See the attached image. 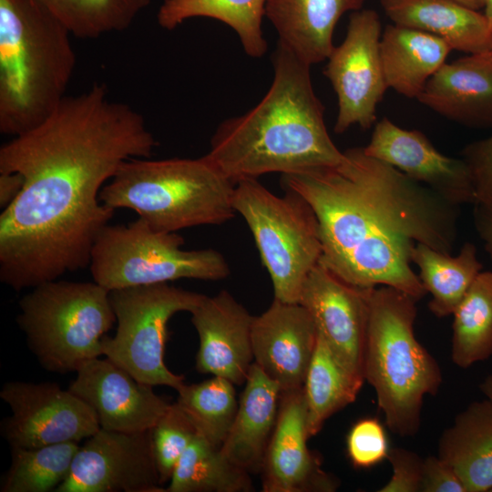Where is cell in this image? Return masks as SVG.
Returning <instances> with one entry per match:
<instances>
[{"label":"cell","mask_w":492,"mask_h":492,"mask_svg":"<svg viewBox=\"0 0 492 492\" xmlns=\"http://www.w3.org/2000/svg\"><path fill=\"white\" fill-rule=\"evenodd\" d=\"M307 409L302 388L282 392L276 424L261 472L264 492H332L338 487L321 467L307 440Z\"/></svg>","instance_id":"e0dca14e"},{"label":"cell","mask_w":492,"mask_h":492,"mask_svg":"<svg viewBox=\"0 0 492 492\" xmlns=\"http://www.w3.org/2000/svg\"><path fill=\"white\" fill-rule=\"evenodd\" d=\"M272 62L273 79L265 96L246 113L223 120L206 154L234 184L272 172L302 173L343 158L327 131L311 66L279 40Z\"/></svg>","instance_id":"3957f363"},{"label":"cell","mask_w":492,"mask_h":492,"mask_svg":"<svg viewBox=\"0 0 492 492\" xmlns=\"http://www.w3.org/2000/svg\"><path fill=\"white\" fill-rule=\"evenodd\" d=\"M267 0H163L157 22L166 30H173L196 17L219 20L232 28L244 52L251 57H261L268 44L261 28Z\"/></svg>","instance_id":"484cf974"},{"label":"cell","mask_w":492,"mask_h":492,"mask_svg":"<svg viewBox=\"0 0 492 492\" xmlns=\"http://www.w3.org/2000/svg\"><path fill=\"white\" fill-rule=\"evenodd\" d=\"M395 25L436 36L452 49L492 52V28L484 13L451 0H380Z\"/></svg>","instance_id":"603a6c76"},{"label":"cell","mask_w":492,"mask_h":492,"mask_svg":"<svg viewBox=\"0 0 492 492\" xmlns=\"http://www.w3.org/2000/svg\"><path fill=\"white\" fill-rule=\"evenodd\" d=\"M176 232L152 229L142 219L108 224L90 255L93 281L108 292L166 283L179 279L217 281L230 274L221 253L212 249L185 251Z\"/></svg>","instance_id":"9c48e42d"},{"label":"cell","mask_w":492,"mask_h":492,"mask_svg":"<svg viewBox=\"0 0 492 492\" xmlns=\"http://www.w3.org/2000/svg\"><path fill=\"white\" fill-rule=\"evenodd\" d=\"M235 184L206 155L197 159L125 161L102 188L99 200L115 210L128 209L165 232L232 219Z\"/></svg>","instance_id":"8992f818"},{"label":"cell","mask_w":492,"mask_h":492,"mask_svg":"<svg viewBox=\"0 0 492 492\" xmlns=\"http://www.w3.org/2000/svg\"><path fill=\"white\" fill-rule=\"evenodd\" d=\"M412 261L419 269L423 286L432 295L428 308L439 318L453 314L482 270L476 246L470 242H466L456 257L417 243Z\"/></svg>","instance_id":"83f0119b"},{"label":"cell","mask_w":492,"mask_h":492,"mask_svg":"<svg viewBox=\"0 0 492 492\" xmlns=\"http://www.w3.org/2000/svg\"><path fill=\"white\" fill-rule=\"evenodd\" d=\"M364 152L423 183L448 202H477L471 170L463 159L440 153L419 130H408L383 118L375 124Z\"/></svg>","instance_id":"2e32d148"},{"label":"cell","mask_w":492,"mask_h":492,"mask_svg":"<svg viewBox=\"0 0 492 492\" xmlns=\"http://www.w3.org/2000/svg\"><path fill=\"white\" fill-rule=\"evenodd\" d=\"M24 179L15 172L0 173V207L10 205L22 190Z\"/></svg>","instance_id":"ab89813d"},{"label":"cell","mask_w":492,"mask_h":492,"mask_svg":"<svg viewBox=\"0 0 492 492\" xmlns=\"http://www.w3.org/2000/svg\"><path fill=\"white\" fill-rule=\"evenodd\" d=\"M451 359L468 368L492 356V272H479L453 313Z\"/></svg>","instance_id":"f546056e"},{"label":"cell","mask_w":492,"mask_h":492,"mask_svg":"<svg viewBox=\"0 0 492 492\" xmlns=\"http://www.w3.org/2000/svg\"><path fill=\"white\" fill-rule=\"evenodd\" d=\"M420 492H466L455 470L441 458L423 459Z\"/></svg>","instance_id":"74e56055"},{"label":"cell","mask_w":492,"mask_h":492,"mask_svg":"<svg viewBox=\"0 0 492 492\" xmlns=\"http://www.w3.org/2000/svg\"><path fill=\"white\" fill-rule=\"evenodd\" d=\"M0 397L11 410L1 425L10 447L79 442L100 428L94 410L56 383L6 382Z\"/></svg>","instance_id":"7c38bea8"},{"label":"cell","mask_w":492,"mask_h":492,"mask_svg":"<svg viewBox=\"0 0 492 492\" xmlns=\"http://www.w3.org/2000/svg\"><path fill=\"white\" fill-rule=\"evenodd\" d=\"M347 454L353 466L369 468L387 459L389 444L386 431L375 417L357 421L346 438Z\"/></svg>","instance_id":"e575fe53"},{"label":"cell","mask_w":492,"mask_h":492,"mask_svg":"<svg viewBox=\"0 0 492 492\" xmlns=\"http://www.w3.org/2000/svg\"><path fill=\"white\" fill-rule=\"evenodd\" d=\"M480 1H481V4H482V6L484 7L486 0H480Z\"/></svg>","instance_id":"ee69618b"},{"label":"cell","mask_w":492,"mask_h":492,"mask_svg":"<svg viewBox=\"0 0 492 492\" xmlns=\"http://www.w3.org/2000/svg\"><path fill=\"white\" fill-rule=\"evenodd\" d=\"M474 205L475 226L484 241L487 254L492 260V203H476Z\"/></svg>","instance_id":"f35d334b"},{"label":"cell","mask_w":492,"mask_h":492,"mask_svg":"<svg viewBox=\"0 0 492 492\" xmlns=\"http://www.w3.org/2000/svg\"><path fill=\"white\" fill-rule=\"evenodd\" d=\"M177 392L175 403L190 418L197 433L220 447L238 409L234 384L213 376L199 384H184Z\"/></svg>","instance_id":"d6a6232c"},{"label":"cell","mask_w":492,"mask_h":492,"mask_svg":"<svg viewBox=\"0 0 492 492\" xmlns=\"http://www.w3.org/2000/svg\"><path fill=\"white\" fill-rule=\"evenodd\" d=\"M78 448V442L11 447V463L2 476L0 491H56L67 477Z\"/></svg>","instance_id":"1f68e13d"},{"label":"cell","mask_w":492,"mask_h":492,"mask_svg":"<svg viewBox=\"0 0 492 492\" xmlns=\"http://www.w3.org/2000/svg\"><path fill=\"white\" fill-rule=\"evenodd\" d=\"M317 336L315 323L305 307L273 299L264 313L253 316V363L280 385L282 392L301 389Z\"/></svg>","instance_id":"ac0fdd59"},{"label":"cell","mask_w":492,"mask_h":492,"mask_svg":"<svg viewBox=\"0 0 492 492\" xmlns=\"http://www.w3.org/2000/svg\"><path fill=\"white\" fill-rule=\"evenodd\" d=\"M16 322L39 364L77 372L102 356V339L116 323L109 292L96 282L49 281L19 301Z\"/></svg>","instance_id":"52a82bcc"},{"label":"cell","mask_w":492,"mask_h":492,"mask_svg":"<svg viewBox=\"0 0 492 492\" xmlns=\"http://www.w3.org/2000/svg\"><path fill=\"white\" fill-rule=\"evenodd\" d=\"M364 382L347 368L318 333L302 387L309 437L315 436L331 415L355 401Z\"/></svg>","instance_id":"4316f807"},{"label":"cell","mask_w":492,"mask_h":492,"mask_svg":"<svg viewBox=\"0 0 492 492\" xmlns=\"http://www.w3.org/2000/svg\"><path fill=\"white\" fill-rule=\"evenodd\" d=\"M279 197L256 179L235 184L233 208L250 228L274 298L299 302L303 283L323 252L317 217L299 194L285 190Z\"/></svg>","instance_id":"ba28073f"},{"label":"cell","mask_w":492,"mask_h":492,"mask_svg":"<svg viewBox=\"0 0 492 492\" xmlns=\"http://www.w3.org/2000/svg\"><path fill=\"white\" fill-rule=\"evenodd\" d=\"M464 484L466 492H492V404L472 402L446 428L438 455Z\"/></svg>","instance_id":"cb8c5ba5"},{"label":"cell","mask_w":492,"mask_h":492,"mask_svg":"<svg viewBox=\"0 0 492 492\" xmlns=\"http://www.w3.org/2000/svg\"><path fill=\"white\" fill-rule=\"evenodd\" d=\"M416 302L385 285L370 294L364 376L385 425L402 437L417 433L424 399L437 394L443 379L438 363L415 337Z\"/></svg>","instance_id":"5b68a950"},{"label":"cell","mask_w":492,"mask_h":492,"mask_svg":"<svg viewBox=\"0 0 492 492\" xmlns=\"http://www.w3.org/2000/svg\"><path fill=\"white\" fill-rule=\"evenodd\" d=\"M244 384L235 418L220 449L237 466L258 472L276 424L282 390L254 363Z\"/></svg>","instance_id":"7402d4cb"},{"label":"cell","mask_w":492,"mask_h":492,"mask_svg":"<svg viewBox=\"0 0 492 492\" xmlns=\"http://www.w3.org/2000/svg\"><path fill=\"white\" fill-rule=\"evenodd\" d=\"M462 156L473 176L476 203H492V136L467 145Z\"/></svg>","instance_id":"8d00e7d4"},{"label":"cell","mask_w":492,"mask_h":492,"mask_svg":"<svg viewBox=\"0 0 492 492\" xmlns=\"http://www.w3.org/2000/svg\"><path fill=\"white\" fill-rule=\"evenodd\" d=\"M417 99L453 121L492 125V52L469 54L445 63Z\"/></svg>","instance_id":"ffe728a7"},{"label":"cell","mask_w":492,"mask_h":492,"mask_svg":"<svg viewBox=\"0 0 492 492\" xmlns=\"http://www.w3.org/2000/svg\"><path fill=\"white\" fill-rule=\"evenodd\" d=\"M392 476L379 492H420L423 459L410 450L395 447L388 453Z\"/></svg>","instance_id":"d590c367"},{"label":"cell","mask_w":492,"mask_h":492,"mask_svg":"<svg viewBox=\"0 0 492 492\" xmlns=\"http://www.w3.org/2000/svg\"><path fill=\"white\" fill-rule=\"evenodd\" d=\"M76 373L67 389L94 410L101 428L148 431L170 405L154 386L139 382L108 357L91 359Z\"/></svg>","instance_id":"9a60e30c"},{"label":"cell","mask_w":492,"mask_h":492,"mask_svg":"<svg viewBox=\"0 0 492 492\" xmlns=\"http://www.w3.org/2000/svg\"><path fill=\"white\" fill-rule=\"evenodd\" d=\"M479 388L486 398L492 404V375L487 376L480 384Z\"/></svg>","instance_id":"60d3db41"},{"label":"cell","mask_w":492,"mask_h":492,"mask_svg":"<svg viewBox=\"0 0 492 492\" xmlns=\"http://www.w3.org/2000/svg\"><path fill=\"white\" fill-rule=\"evenodd\" d=\"M451 1L457 3L461 5L466 6L468 8L474 9V10H479L480 8H483L480 0H451Z\"/></svg>","instance_id":"b9f144b4"},{"label":"cell","mask_w":492,"mask_h":492,"mask_svg":"<svg viewBox=\"0 0 492 492\" xmlns=\"http://www.w3.org/2000/svg\"><path fill=\"white\" fill-rule=\"evenodd\" d=\"M249 472L231 461L220 447L197 434L179 459L166 491L249 492Z\"/></svg>","instance_id":"f1b7e54d"},{"label":"cell","mask_w":492,"mask_h":492,"mask_svg":"<svg viewBox=\"0 0 492 492\" xmlns=\"http://www.w3.org/2000/svg\"><path fill=\"white\" fill-rule=\"evenodd\" d=\"M151 429L124 433L99 428L77 449L56 492H163Z\"/></svg>","instance_id":"4fadbf2b"},{"label":"cell","mask_w":492,"mask_h":492,"mask_svg":"<svg viewBox=\"0 0 492 492\" xmlns=\"http://www.w3.org/2000/svg\"><path fill=\"white\" fill-rule=\"evenodd\" d=\"M282 183L317 217L319 262L353 285L390 286L418 301L427 292L410 265L415 245L453 251L458 206L364 148L344 150L335 165L283 174Z\"/></svg>","instance_id":"7a4b0ae2"},{"label":"cell","mask_w":492,"mask_h":492,"mask_svg":"<svg viewBox=\"0 0 492 492\" xmlns=\"http://www.w3.org/2000/svg\"><path fill=\"white\" fill-rule=\"evenodd\" d=\"M197 434L176 403L170 404L151 428L153 454L161 485L169 481L179 459Z\"/></svg>","instance_id":"836d02e7"},{"label":"cell","mask_w":492,"mask_h":492,"mask_svg":"<svg viewBox=\"0 0 492 492\" xmlns=\"http://www.w3.org/2000/svg\"><path fill=\"white\" fill-rule=\"evenodd\" d=\"M54 15L75 37L96 39L122 32L151 0H35Z\"/></svg>","instance_id":"4dcf8cb0"},{"label":"cell","mask_w":492,"mask_h":492,"mask_svg":"<svg viewBox=\"0 0 492 492\" xmlns=\"http://www.w3.org/2000/svg\"><path fill=\"white\" fill-rule=\"evenodd\" d=\"M372 290L343 281L319 262L308 274L299 300L333 353L364 381Z\"/></svg>","instance_id":"5bb4252c"},{"label":"cell","mask_w":492,"mask_h":492,"mask_svg":"<svg viewBox=\"0 0 492 492\" xmlns=\"http://www.w3.org/2000/svg\"><path fill=\"white\" fill-rule=\"evenodd\" d=\"M366 0H267L265 16L279 41L312 66L326 60L334 47L339 19L363 8Z\"/></svg>","instance_id":"44dd1931"},{"label":"cell","mask_w":492,"mask_h":492,"mask_svg":"<svg viewBox=\"0 0 492 492\" xmlns=\"http://www.w3.org/2000/svg\"><path fill=\"white\" fill-rule=\"evenodd\" d=\"M190 313L200 341L196 355L199 373L223 377L234 384H244L253 364V316L224 290L206 296Z\"/></svg>","instance_id":"d6986e66"},{"label":"cell","mask_w":492,"mask_h":492,"mask_svg":"<svg viewBox=\"0 0 492 492\" xmlns=\"http://www.w3.org/2000/svg\"><path fill=\"white\" fill-rule=\"evenodd\" d=\"M452 50L442 38L397 25L382 33L380 56L388 88L416 98Z\"/></svg>","instance_id":"d4e9b609"},{"label":"cell","mask_w":492,"mask_h":492,"mask_svg":"<svg viewBox=\"0 0 492 492\" xmlns=\"http://www.w3.org/2000/svg\"><path fill=\"white\" fill-rule=\"evenodd\" d=\"M158 146L143 115L105 84L66 96L33 129L0 148V173L24 185L0 215V280L15 291L89 265L113 210L99 194L127 160Z\"/></svg>","instance_id":"6da1fadb"},{"label":"cell","mask_w":492,"mask_h":492,"mask_svg":"<svg viewBox=\"0 0 492 492\" xmlns=\"http://www.w3.org/2000/svg\"><path fill=\"white\" fill-rule=\"evenodd\" d=\"M382 25L373 9L350 15L346 35L326 59L324 76L337 96L334 131L343 133L354 125L364 129L376 119V107L388 89L381 56Z\"/></svg>","instance_id":"8fae6325"},{"label":"cell","mask_w":492,"mask_h":492,"mask_svg":"<svg viewBox=\"0 0 492 492\" xmlns=\"http://www.w3.org/2000/svg\"><path fill=\"white\" fill-rule=\"evenodd\" d=\"M483 8H485L484 15L487 19L490 27L492 28V0H486Z\"/></svg>","instance_id":"7bdbcfd3"},{"label":"cell","mask_w":492,"mask_h":492,"mask_svg":"<svg viewBox=\"0 0 492 492\" xmlns=\"http://www.w3.org/2000/svg\"><path fill=\"white\" fill-rule=\"evenodd\" d=\"M109 297L117 330L103 337V355L141 383L178 391L184 377L164 361L168 323L179 312L194 311L206 295L166 282L113 290Z\"/></svg>","instance_id":"30bf717a"},{"label":"cell","mask_w":492,"mask_h":492,"mask_svg":"<svg viewBox=\"0 0 492 492\" xmlns=\"http://www.w3.org/2000/svg\"><path fill=\"white\" fill-rule=\"evenodd\" d=\"M69 30L35 0H0V132L41 124L66 97L76 67Z\"/></svg>","instance_id":"277c9868"}]
</instances>
